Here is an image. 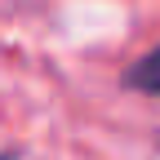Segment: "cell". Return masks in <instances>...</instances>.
Listing matches in <instances>:
<instances>
[{"label": "cell", "instance_id": "cell-1", "mask_svg": "<svg viewBox=\"0 0 160 160\" xmlns=\"http://www.w3.org/2000/svg\"><path fill=\"white\" fill-rule=\"evenodd\" d=\"M125 85L138 89V93H156V98H160V45H156L147 58H138V62L125 71Z\"/></svg>", "mask_w": 160, "mask_h": 160}]
</instances>
